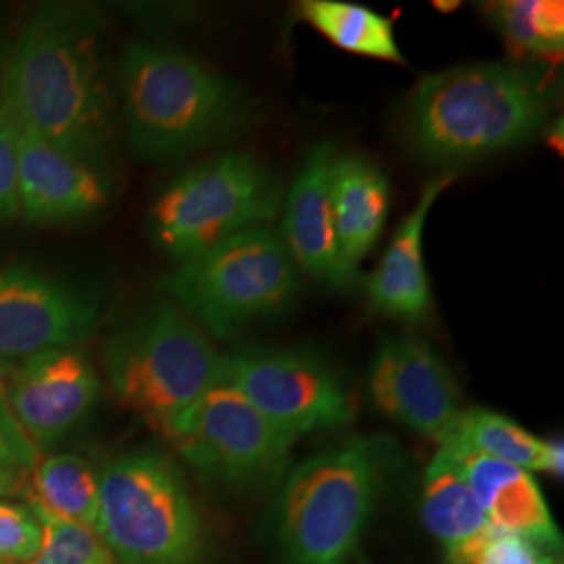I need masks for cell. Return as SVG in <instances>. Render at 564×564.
Listing matches in <instances>:
<instances>
[{
  "label": "cell",
  "mask_w": 564,
  "mask_h": 564,
  "mask_svg": "<svg viewBox=\"0 0 564 564\" xmlns=\"http://www.w3.org/2000/svg\"><path fill=\"white\" fill-rule=\"evenodd\" d=\"M102 30L90 7H39L21 32L0 99L20 128L99 167L116 109Z\"/></svg>",
  "instance_id": "cell-1"
},
{
  "label": "cell",
  "mask_w": 564,
  "mask_h": 564,
  "mask_svg": "<svg viewBox=\"0 0 564 564\" xmlns=\"http://www.w3.org/2000/svg\"><path fill=\"white\" fill-rule=\"evenodd\" d=\"M558 97L552 72L535 63L456 65L419 82L408 102L405 134L424 162H477L538 134Z\"/></svg>",
  "instance_id": "cell-2"
},
{
  "label": "cell",
  "mask_w": 564,
  "mask_h": 564,
  "mask_svg": "<svg viewBox=\"0 0 564 564\" xmlns=\"http://www.w3.org/2000/svg\"><path fill=\"white\" fill-rule=\"evenodd\" d=\"M120 88L132 149L155 162L239 134L251 111L235 82L191 55L151 42L126 44Z\"/></svg>",
  "instance_id": "cell-3"
},
{
  "label": "cell",
  "mask_w": 564,
  "mask_h": 564,
  "mask_svg": "<svg viewBox=\"0 0 564 564\" xmlns=\"http://www.w3.org/2000/svg\"><path fill=\"white\" fill-rule=\"evenodd\" d=\"M387 452L381 437H349L286 475L276 502L286 564L349 563L372 512Z\"/></svg>",
  "instance_id": "cell-4"
},
{
  "label": "cell",
  "mask_w": 564,
  "mask_h": 564,
  "mask_svg": "<svg viewBox=\"0 0 564 564\" xmlns=\"http://www.w3.org/2000/svg\"><path fill=\"white\" fill-rule=\"evenodd\" d=\"M226 366L228 356L172 303L151 310L105 349L116 398L163 433L209 389L224 384Z\"/></svg>",
  "instance_id": "cell-5"
},
{
  "label": "cell",
  "mask_w": 564,
  "mask_h": 564,
  "mask_svg": "<svg viewBox=\"0 0 564 564\" xmlns=\"http://www.w3.org/2000/svg\"><path fill=\"white\" fill-rule=\"evenodd\" d=\"M95 531L121 564H202L203 524L181 468L141 449L99 475Z\"/></svg>",
  "instance_id": "cell-6"
},
{
  "label": "cell",
  "mask_w": 564,
  "mask_h": 564,
  "mask_svg": "<svg viewBox=\"0 0 564 564\" xmlns=\"http://www.w3.org/2000/svg\"><path fill=\"white\" fill-rule=\"evenodd\" d=\"M300 286V268L270 226L242 230L163 279L176 307L220 339L286 310Z\"/></svg>",
  "instance_id": "cell-7"
},
{
  "label": "cell",
  "mask_w": 564,
  "mask_h": 564,
  "mask_svg": "<svg viewBox=\"0 0 564 564\" xmlns=\"http://www.w3.org/2000/svg\"><path fill=\"white\" fill-rule=\"evenodd\" d=\"M281 182L251 151H232L186 170L151 205L153 241L188 262L242 230L268 226L281 209Z\"/></svg>",
  "instance_id": "cell-8"
},
{
  "label": "cell",
  "mask_w": 564,
  "mask_h": 564,
  "mask_svg": "<svg viewBox=\"0 0 564 564\" xmlns=\"http://www.w3.org/2000/svg\"><path fill=\"white\" fill-rule=\"evenodd\" d=\"M165 435L203 479L237 489L279 481L295 444L226 383L209 389Z\"/></svg>",
  "instance_id": "cell-9"
},
{
  "label": "cell",
  "mask_w": 564,
  "mask_h": 564,
  "mask_svg": "<svg viewBox=\"0 0 564 564\" xmlns=\"http://www.w3.org/2000/svg\"><path fill=\"white\" fill-rule=\"evenodd\" d=\"M224 383L291 437L335 431L354 419L337 370L305 349H242L228 356Z\"/></svg>",
  "instance_id": "cell-10"
},
{
  "label": "cell",
  "mask_w": 564,
  "mask_h": 564,
  "mask_svg": "<svg viewBox=\"0 0 564 564\" xmlns=\"http://www.w3.org/2000/svg\"><path fill=\"white\" fill-rule=\"evenodd\" d=\"M370 400L387 419L444 444L460 416L454 377L416 337H384L370 364Z\"/></svg>",
  "instance_id": "cell-11"
},
{
  "label": "cell",
  "mask_w": 564,
  "mask_h": 564,
  "mask_svg": "<svg viewBox=\"0 0 564 564\" xmlns=\"http://www.w3.org/2000/svg\"><path fill=\"white\" fill-rule=\"evenodd\" d=\"M97 321V303L80 291L28 265H0V358L74 349Z\"/></svg>",
  "instance_id": "cell-12"
},
{
  "label": "cell",
  "mask_w": 564,
  "mask_h": 564,
  "mask_svg": "<svg viewBox=\"0 0 564 564\" xmlns=\"http://www.w3.org/2000/svg\"><path fill=\"white\" fill-rule=\"evenodd\" d=\"M101 381L78 349H44L23 358L4 389L21 429L34 444L72 431L99 400Z\"/></svg>",
  "instance_id": "cell-13"
},
{
  "label": "cell",
  "mask_w": 564,
  "mask_h": 564,
  "mask_svg": "<svg viewBox=\"0 0 564 564\" xmlns=\"http://www.w3.org/2000/svg\"><path fill=\"white\" fill-rule=\"evenodd\" d=\"M333 142H318L291 184L281 237L295 265L330 289L351 286L358 272L343 262L330 205V178L337 160Z\"/></svg>",
  "instance_id": "cell-14"
},
{
  "label": "cell",
  "mask_w": 564,
  "mask_h": 564,
  "mask_svg": "<svg viewBox=\"0 0 564 564\" xmlns=\"http://www.w3.org/2000/svg\"><path fill=\"white\" fill-rule=\"evenodd\" d=\"M109 199L111 182L99 165L72 158L20 128V214L28 223L86 220Z\"/></svg>",
  "instance_id": "cell-15"
},
{
  "label": "cell",
  "mask_w": 564,
  "mask_h": 564,
  "mask_svg": "<svg viewBox=\"0 0 564 564\" xmlns=\"http://www.w3.org/2000/svg\"><path fill=\"white\" fill-rule=\"evenodd\" d=\"M442 447H447L456 458L466 484L494 529L519 535L554 556L561 552L563 538L552 521L540 485L529 470L458 445Z\"/></svg>",
  "instance_id": "cell-16"
},
{
  "label": "cell",
  "mask_w": 564,
  "mask_h": 564,
  "mask_svg": "<svg viewBox=\"0 0 564 564\" xmlns=\"http://www.w3.org/2000/svg\"><path fill=\"white\" fill-rule=\"evenodd\" d=\"M452 181L454 174H442L424 184L416 207L400 224L379 268L368 279L370 305L384 316L421 321L431 310V284L423 256L424 224L433 203Z\"/></svg>",
  "instance_id": "cell-17"
},
{
  "label": "cell",
  "mask_w": 564,
  "mask_h": 564,
  "mask_svg": "<svg viewBox=\"0 0 564 564\" xmlns=\"http://www.w3.org/2000/svg\"><path fill=\"white\" fill-rule=\"evenodd\" d=\"M389 181L383 170L360 155H337L330 178V205L343 262L358 265L383 235L389 214Z\"/></svg>",
  "instance_id": "cell-18"
},
{
  "label": "cell",
  "mask_w": 564,
  "mask_h": 564,
  "mask_svg": "<svg viewBox=\"0 0 564 564\" xmlns=\"http://www.w3.org/2000/svg\"><path fill=\"white\" fill-rule=\"evenodd\" d=\"M423 523L447 554L477 540L491 524L447 447L424 470Z\"/></svg>",
  "instance_id": "cell-19"
},
{
  "label": "cell",
  "mask_w": 564,
  "mask_h": 564,
  "mask_svg": "<svg viewBox=\"0 0 564 564\" xmlns=\"http://www.w3.org/2000/svg\"><path fill=\"white\" fill-rule=\"evenodd\" d=\"M442 445H458L524 470H547L563 477V445L547 444L489 410H463Z\"/></svg>",
  "instance_id": "cell-20"
},
{
  "label": "cell",
  "mask_w": 564,
  "mask_h": 564,
  "mask_svg": "<svg viewBox=\"0 0 564 564\" xmlns=\"http://www.w3.org/2000/svg\"><path fill=\"white\" fill-rule=\"evenodd\" d=\"M297 11L326 41L347 53L403 63L393 23L372 9L343 0H305Z\"/></svg>",
  "instance_id": "cell-21"
},
{
  "label": "cell",
  "mask_w": 564,
  "mask_h": 564,
  "mask_svg": "<svg viewBox=\"0 0 564 564\" xmlns=\"http://www.w3.org/2000/svg\"><path fill=\"white\" fill-rule=\"evenodd\" d=\"M28 502L69 523L95 529L99 512V477L80 456L61 454L36 464Z\"/></svg>",
  "instance_id": "cell-22"
},
{
  "label": "cell",
  "mask_w": 564,
  "mask_h": 564,
  "mask_svg": "<svg viewBox=\"0 0 564 564\" xmlns=\"http://www.w3.org/2000/svg\"><path fill=\"white\" fill-rule=\"evenodd\" d=\"M487 15L508 46L521 57H556L564 46V4L554 0H506L487 7Z\"/></svg>",
  "instance_id": "cell-23"
},
{
  "label": "cell",
  "mask_w": 564,
  "mask_h": 564,
  "mask_svg": "<svg viewBox=\"0 0 564 564\" xmlns=\"http://www.w3.org/2000/svg\"><path fill=\"white\" fill-rule=\"evenodd\" d=\"M28 506L41 521L44 540L36 558L23 564H118L95 529L63 521L34 502Z\"/></svg>",
  "instance_id": "cell-24"
},
{
  "label": "cell",
  "mask_w": 564,
  "mask_h": 564,
  "mask_svg": "<svg viewBox=\"0 0 564 564\" xmlns=\"http://www.w3.org/2000/svg\"><path fill=\"white\" fill-rule=\"evenodd\" d=\"M449 564H556L554 554L545 552L519 535L489 527L477 540L458 552L447 554Z\"/></svg>",
  "instance_id": "cell-25"
},
{
  "label": "cell",
  "mask_w": 564,
  "mask_h": 564,
  "mask_svg": "<svg viewBox=\"0 0 564 564\" xmlns=\"http://www.w3.org/2000/svg\"><path fill=\"white\" fill-rule=\"evenodd\" d=\"M42 524L30 506L0 502V564H23L41 552Z\"/></svg>",
  "instance_id": "cell-26"
},
{
  "label": "cell",
  "mask_w": 564,
  "mask_h": 564,
  "mask_svg": "<svg viewBox=\"0 0 564 564\" xmlns=\"http://www.w3.org/2000/svg\"><path fill=\"white\" fill-rule=\"evenodd\" d=\"M20 216V126L0 102V220Z\"/></svg>",
  "instance_id": "cell-27"
},
{
  "label": "cell",
  "mask_w": 564,
  "mask_h": 564,
  "mask_svg": "<svg viewBox=\"0 0 564 564\" xmlns=\"http://www.w3.org/2000/svg\"><path fill=\"white\" fill-rule=\"evenodd\" d=\"M39 456V445L21 429L4 391L0 389V470H34Z\"/></svg>",
  "instance_id": "cell-28"
},
{
  "label": "cell",
  "mask_w": 564,
  "mask_h": 564,
  "mask_svg": "<svg viewBox=\"0 0 564 564\" xmlns=\"http://www.w3.org/2000/svg\"><path fill=\"white\" fill-rule=\"evenodd\" d=\"M23 487V473L18 470H0V498L13 496Z\"/></svg>",
  "instance_id": "cell-29"
},
{
  "label": "cell",
  "mask_w": 564,
  "mask_h": 564,
  "mask_svg": "<svg viewBox=\"0 0 564 564\" xmlns=\"http://www.w3.org/2000/svg\"><path fill=\"white\" fill-rule=\"evenodd\" d=\"M358 564H368V563H366V561H360V563H358Z\"/></svg>",
  "instance_id": "cell-30"
}]
</instances>
